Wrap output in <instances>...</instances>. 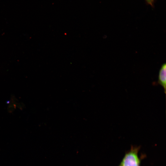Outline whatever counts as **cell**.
Wrapping results in <instances>:
<instances>
[{
  "instance_id": "1",
  "label": "cell",
  "mask_w": 166,
  "mask_h": 166,
  "mask_svg": "<svg viewBox=\"0 0 166 166\" xmlns=\"http://www.w3.org/2000/svg\"><path fill=\"white\" fill-rule=\"evenodd\" d=\"M140 148V146H132L125 153L119 165L140 166L141 160L138 155Z\"/></svg>"
},
{
  "instance_id": "2",
  "label": "cell",
  "mask_w": 166,
  "mask_h": 166,
  "mask_svg": "<svg viewBox=\"0 0 166 166\" xmlns=\"http://www.w3.org/2000/svg\"><path fill=\"white\" fill-rule=\"evenodd\" d=\"M157 82L158 84L162 86L163 88L164 93H165L166 92V65L165 63L162 65L160 69Z\"/></svg>"
},
{
  "instance_id": "3",
  "label": "cell",
  "mask_w": 166,
  "mask_h": 166,
  "mask_svg": "<svg viewBox=\"0 0 166 166\" xmlns=\"http://www.w3.org/2000/svg\"><path fill=\"white\" fill-rule=\"evenodd\" d=\"M16 107V104L12 101L9 102V105L8 107V110L9 112L11 113L13 112L15 109Z\"/></svg>"
},
{
  "instance_id": "4",
  "label": "cell",
  "mask_w": 166,
  "mask_h": 166,
  "mask_svg": "<svg viewBox=\"0 0 166 166\" xmlns=\"http://www.w3.org/2000/svg\"><path fill=\"white\" fill-rule=\"evenodd\" d=\"M17 106L21 109H22L24 107V105L22 103H20L19 104H17L16 105Z\"/></svg>"
},
{
  "instance_id": "5",
  "label": "cell",
  "mask_w": 166,
  "mask_h": 166,
  "mask_svg": "<svg viewBox=\"0 0 166 166\" xmlns=\"http://www.w3.org/2000/svg\"><path fill=\"white\" fill-rule=\"evenodd\" d=\"M149 4H152L153 0H146Z\"/></svg>"
},
{
  "instance_id": "6",
  "label": "cell",
  "mask_w": 166,
  "mask_h": 166,
  "mask_svg": "<svg viewBox=\"0 0 166 166\" xmlns=\"http://www.w3.org/2000/svg\"><path fill=\"white\" fill-rule=\"evenodd\" d=\"M119 166H120V165Z\"/></svg>"
}]
</instances>
